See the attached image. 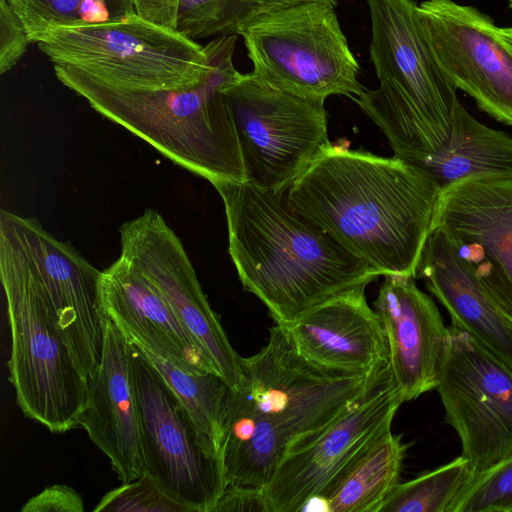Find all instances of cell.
<instances>
[{"label": "cell", "instance_id": "obj_36", "mask_svg": "<svg viewBox=\"0 0 512 512\" xmlns=\"http://www.w3.org/2000/svg\"><path fill=\"white\" fill-rule=\"evenodd\" d=\"M509 6L512 8V0H508Z\"/></svg>", "mask_w": 512, "mask_h": 512}, {"label": "cell", "instance_id": "obj_9", "mask_svg": "<svg viewBox=\"0 0 512 512\" xmlns=\"http://www.w3.org/2000/svg\"><path fill=\"white\" fill-rule=\"evenodd\" d=\"M224 91L238 135L244 182L285 195L331 143L324 102L274 89L252 72L239 73Z\"/></svg>", "mask_w": 512, "mask_h": 512}, {"label": "cell", "instance_id": "obj_21", "mask_svg": "<svg viewBox=\"0 0 512 512\" xmlns=\"http://www.w3.org/2000/svg\"><path fill=\"white\" fill-rule=\"evenodd\" d=\"M417 277L446 308L452 325L512 369V318L438 230H431L426 241Z\"/></svg>", "mask_w": 512, "mask_h": 512}, {"label": "cell", "instance_id": "obj_35", "mask_svg": "<svg viewBox=\"0 0 512 512\" xmlns=\"http://www.w3.org/2000/svg\"><path fill=\"white\" fill-rule=\"evenodd\" d=\"M500 35L504 39V41L510 46L512 49V27H505L499 29Z\"/></svg>", "mask_w": 512, "mask_h": 512}, {"label": "cell", "instance_id": "obj_24", "mask_svg": "<svg viewBox=\"0 0 512 512\" xmlns=\"http://www.w3.org/2000/svg\"><path fill=\"white\" fill-rule=\"evenodd\" d=\"M134 346L174 392L191 420L204 451L220 460L222 435L233 388L215 372H187L145 348Z\"/></svg>", "mask_w": 512, "mask_h": 512}, {"label": "cell", "instance_id": "obj_23", "mask_svg": "<svg viewBox=\"0 0 512 512\" xmlns=\"http://www.w3.org/2000/svg\"><path fill=\"white\" fill-rule=\"evenodd\" d=\"M406 450L402 436L387 430L316 501L328 512H378L400 483Z\"/></svg>", "mask_w": 512, "mask_h": 512}, {"label": "cell", "instance_id": "obj_2", "mask_svg": "<svg viewBox=\"0 0 512 512\" xmlns=\"http://www.w3.org/2000/svg\"><path fill=\"white\" fill-rule=\"evenodd\" d=\"M387 372L351 374L315 365L276 323L268 343L242 358L221 441L225 485L265 488L292 442L330 424Z\"/></svg>", "mask_w": 512, "mask_h": 512}, {"label": "cell", "instance_id": "obj_27", "mask_svg": "<svg viewBox=\"0 0 512 512\" xmlns=\"http://www.w3.org/2000/svg\"><path fill=\"white\" fill-rule=\"evenodd\" d=\"M450 512H512V454L474 478Z\"/></svg>", "mask_w": 512, "mask_h": 512}, {"label": "cell", "instance_id": "obj_12", "mask_svg": "<svg viewBox=\"0 0 512 512\" xmlns=\"http://www.w3.org/2000/svg\"><path fill=\"white\" fill-rule=\"evenodd\" d=\"M133 368L146 474L191 512H213L226 486L220 460L204 451L180 401L135 346Z\"/></svg>", "mask_w": 512, "mask_h": 512}, {"label": "cell", "instance_id": "obj_13", "mask_svg": "<svg viewBox=\"0 0 512 512\" xmlns=\"http://www.w3.org/2000/svg\"><path fill=\"white\" fill-rule=\"evenodd\" d=\"M119 234L120 255L156 287L213 370L236 390L242 357L211 308L179 237L154 209L123 223Z\"/></svg>", "mask_w": 512, "mask_h": 512}, {"label": "cell", "instance_id": "obj_28", "mask_svg": "<svg viewBox=\"0 0 512 512\" xmlns=\"http://www.w3.org/2000/svg\"><path fill=\"white\" fill-rule=\"evenodd\" d=\"M94 512H191L171 499L148 475L106 493Z\"/></svg>", "mask_w": 512, "mask_h": 512}, {"label": "cell", "instance_id": "obj_1", "mask_svg": "<svg viewBox=\"0 0 512 512\" xmlns=\"http://www.w3.org/2000/svg\"><path fill=\"white\" fill-rule=\"evenodd\" d=\"M440 192L427 172L396 156L330 143L285 199L381 276L416 278Z\"/></svg>", "mask_w": 512, "mask_h": 512}, {"label": "cell", "instance_id": "obj_5", "mask_svg": "<svg viewBox=\"0 0 512 512\" xmlns=\"http://www.w3.org/2000/svg\"><path fill=\"white\" fill-rule=\"evenodd\" d=\"M0 279L11 335L9 381L17 405L52 433L79 428L88 381L58 330L35 273L2 231Z\"/></svg>", "mask_w": 512, "mask_h": 512}, {"label": "cell", "instance_id": "obj_17", "mask_svg": "<svg viewBox=\"0 0 512 512\" xmlns=\"http://www.w3.org/2000/svg\"><path fill=\"white\" fill-rule=\"evenodd\" d=\"M133 361V344L105 317L100 362L88 379L77 423L108 457L122 483L146 474Z\"/></svg>", "mask_w": 512, "mask_h": 512}, {"label": "cell", "instance_id": "obj_10", "mask_svg": "<svg viewBox=\"0 0 512 512\" xmlns=\"http://www.w3.org/2000/svg\"><path fill=\"white\" fill-rule=\"evenodd\" d=\"M435 389L473 479L512 454V369L454 325Z\"/></svg>", "mask_w": 512, "mask_h": 512}, {"label": "cell", "instance_id": "obj_14", "mask_svg": "<svg viewBox=\"0 0 512 512\" xmlns=\"http://www.w3.org/2000/svg\"><path fill=\"white\" fill-rule=\"evenodd\" d=\"M0 231L11 238L35 273L58 330L88 381L97 369L103 346L105 316L98 293L101 271L35 218L2 209Z\"/></svg>", "mask_w": 512, "mask_h": 512}, {"label": "cell", "instance_id": "obj_16", "mask_svg": "<svg viewBox=\"0 0 512 512\" xmlns=\"http://www.w3.org/2000/svg\"><path fill=\"white\" fill-rule=\"evenodd\" d=\"M419 10L434 53L457 89L512 126V49L489 16L453 0H425Z\"/></svg>", "mask_w": 512, "mask_h": 512}, {"label": "cell", "instance_id": "obj_15", "mask_svg": "<svg viewBox=\"0 0 512 512\" xmlns=\"http://www.w3.org/2000/svg\"><path fill=\"white\" fill-rule=\"evenodd\" d=\"M433 229L512 318V176L475 174L443 188Z\"/></svg>", "mask_w": 512, "mask_h": 512}, {"label": "cell", "instance_id": "obj_7", "mask_svg": "<svg viewBox=\"0 0 512 512\" xmlns=\"http://www.w3.org/2000/svg\"><path fill=\"white\" fill-rule=\"evenodd\" d=\"M335 5L305 1L265 13L238 32L252 73L270 87L308 100L332 95L353 100L366 88L341 29Z\"/></svg>", "mask_w": 512, "mask_h": 512}, {"label": "cell", "instance_id": "obj_11", "mask_svg": "<svg viewBox=\"0 0 512 512\" xmlns=\"http://www.w3.org/2000/svg\"><path fill=\"white\" fill-rule=\"evenodd\" d=\"M404 402L389 369L325 427L292 442L264 488L269 512L305 510L380 435Z\"/></svg>", "mask_w": 512, "mask_h": 512}, {"label": "cell", "instance_id": "obj_26", "mask_svg": "<svg viewBox=\"0 0 512 512\" xmlns=\"http://www.w3.org/2000/svg\"><path fill=\"white\" fill-rule=\"evenodd\" d=\"M473 475L460 455L452 461L399 483L378 512H450Z\"/></svg>", "mask_w": 512, "mask_h": 512}, {"label": "cell", "instance_id": "obj_31", "mask_svg": "<svg viewBox=\"0 0 512 512\" xmlns=\"http://www.w3.org/2000/svg\"><path fill=\"white\" fill-rule=\"evenodd\" d=\"M22 512H83L82 496L73 488L56 484L30 498Z\"/></svg>", "mask_w": 512, "mask_h": 512}, {"label": "cell", "instance_id": "obj_25", "mask_svg": "<svg viewBox=\"0 0 512 512\" xmlns=\"http://www.w3.org/2000/svg\"><path fill=\"white\" fill-rule=\"evenodd\" d=\"M31 43L59 27L119 22L137 14L134 0H8Z\"/></svg>", "mask_w": 512, "mask_h": 512}, {"label": "cell", "instance_id": "obj_8", "mask_svg": "<svg viewBox=\"0 0 512 512\" xmlns=\"http://www.w3.org/2000/svg\"><path fill=\"white\" fill-rule=\"evenodd\" d=\"M370 58L379 81L371 94L417 125L430 151L449 140L460 104L442 69L415 0H366Z\"/></svg>", "mask_w": 512, "mask_h": 512}, {"label": "cell", "instance_id": "obj_30", "mask_svg": "<svg viewBox=\"0 0 512 512\" xmlns=\"http://www.w3.org/2000/svg\"><path fill=\"white\" fill-rule=\"evenodd\" d=\"M223 0H179L176 13V30L189 39L205 38Z\"/></svg>", "mask_w": 512, "mask_h": 512}, {"label": "cell", "instance_id": "obj_19", "mask_svg": "<svg viewBox=\"0 0 512 512\" xmlns=\"http://www.w3.org/2000/svg\"><path fill=\"white\" fill-rule=\"evenodd\" d=\"M359 287L281 324L298 353L325 369L379 374L388 367V351L379 316Z\"/></svg>", "mask_w": 512, "mask_h": 512}, {"label": "cell", "instance_id": "obj_20", "mask_svg": "<svg viewBox=\"0 0 512 512\" xmlns=\"http://www.w3.org/2000/svg\"><path fill=\"white\" fill-rule=\"evenodd\" d=\"M98 293L103 315L132 344L187 372H215L156 287L129 260L120 255L101 271Z\"/></svg>", "mask_w": 512, "mask_h": 512}, {"label": "cell", "instance_id": "obj_18", "mask_svg": "<svg viewBox=\"0 0 512 512\" xmlns=\"http://www.w3.org/2000/svg\"><path fill=\"white\" fill-rule=\"evenodd\" d=\"M388 351L389 373L410 401L435 389L448 343V328L434 301L415 277L384 276L374 301Z\"/></svg>", "mask_w": 512, "mask_h": 512}, {"label": "cell", "instance_id": "obj_32", "mask_svg": "<svg viewBox=\"0 0 512 512\" xmlns=\"http://www.w3.org/2000/svg\"><path fill=\"white\" fill-rule=\"evenodd\" d=\"M269 512L264 488L227 485L213 512Z\"/></svg>", "mask_w": 512, "mask_h": 512}, {"label": "cell", "instance_id": "obj_3", "mask_svg": "<svg viewBox=\"0 0 512 512\" xmlns=\"http://www.w3.org/2000/svg\"><path fill=\"white\" fill-rule=\"evenodd\" d=\"M224 204L228 250L243 288L277 324L381 276L327 231L292 209L285 195L247 182L214 187Z\"/></svg>", "mask_w": 512, "mask_h": 512}, {"label": "cell", "instance_id": "obj_34", "mask_svg": "<svg viewBox=\"0 0 512 512\" xmlns=\"http://www.w3.org/2000/svg\"><path fill=\"white\" fill-rule=\"evenodd\" d=\"M305 1L313 0H235V9L241 23L246 24L265 13ZM316 1H325L333 5H336L338 2V0Z\"/></svg>", "mask_w": 512, "mask_h": 512}, {"label": "cell", "instance_id": "obj_22", "mask_svg": "<svg viewBox=\"0 0 512 512\" xmlns=\"http://www.w3.org/2000/svg\"><path fill=\"white\" fill-rule=\"evenodd\" d=\"M412 165L427 172L441 190L475 174L512 176V137L480 123L460 103L448 142Z\"/></svg>", "mask_w": 512, "mask_h": 512}, {"label": "cell", "instance_id": "obj_33", "mask_svg": "<svg viewBox=\"0 0 512 512\" xmlns=\"http://www.w3.org/2000/svg\"><path fill=\"white\" fill-rule=\"evenodd\" d=\"M178 3L179 0H134L140 17L175 30Z\"/></svg>", "mask_w": 512, "mask_h": 512}, {"label": "cell", "instance_id": "obj_29", "mask_svg": "<svg viewBox=\"0 0 512 512\" xmlns=\"http://www.w3.org/2000/svg\"><path fill=\"white\" fill-rule=\"evenodd\" d=\"M26 28L6 0H0V73L4 74L21 59L30 44Z\"/></svg>", "mask_w": 512, "mask_h": 512}, {"label": "cell", "instance_id": "obj_4", "mask_svg": "<svg viewBox=\"0 0 512 512\" xmlns=\"http://www.w3.org/2000/svg\"><path fill=\"white\" fill-rule=\"evenodd\" d=\"M236 42L237 35L208 42L212 68L193 87L121 88L72 67H53L57 79L95 111L215 187L245 181L238 135L224 91L240 73L233 64Z\"/></svg>", "mask_w": 512, "mask_h": 512}, {"label": "cell", "instance_id": "obj_6", "mask_svg": "<svg viewBox=\"0 0 512 512\" xmlns=\"http://www.w3.org/2000/svg\"><path fill=\"white\" fill-rule=\"evenodd\" d=\"M53 63L121 88H183L200 84L212 68L209 44L138 14L119 22L55 28L36 42Z\"/></svg>", "mask_w": 512, "mask_h": 512}]
</instances>
